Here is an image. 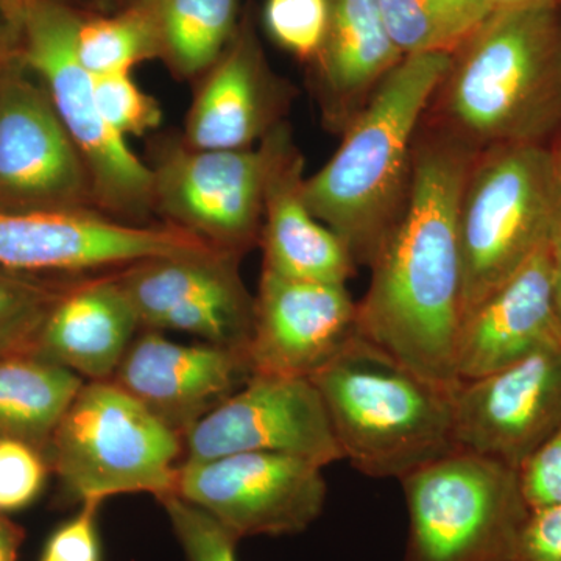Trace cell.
Segmentation results:
<instances>
[{
  "mask_svg": "<svg viewBox=\"0 0 561 561\" xmlns=\"http://www.w3.org/2000/svg\"><path fill=\"white\" fill-rule=\"evenodd\" d=\"M2 2L5 3L7 9H9L14 16L20 18L22 22V13H24L25 3H27L28 0H2Z\"/></svg>",
  "mask_w": 561,
  "mask_h": 561,
  "instance_id": "ab89813d",
  "label": "cell"
},
{
  "mask_svg": "<svg viewBox=\"0 0 561 561\" xmlns=\"http://www.w3.org/2000/svg\"><path fill=\"white\" fill-rule=\"evenodd\" d=\"M77 54L92 76H106L160 58V43L149 13L136 3L116 16L81 20Z\"/></svg>",
  "mask_w": 561,
  "mask_h": 561,
  "instance_id": "d4e9b609",
  "label": "cell"
},
{
  "mask_svg": "<svg viewBox=\"0 0 561 561\" xmlns=\"http://www.w3.org/2000/svg\"><path fill=\"white\" fill-rule=\"evenodd\" d=\"M262 140L268 149L262 268L287 278L346 284L356 262L342 239L309 209L302 195L305 161L289 130L280 122Z\"/></svg>",
  "mask_w": 561,
  "mask_h": 561,
  "instance_id": "d6986e66",
  "label": "cell"
},
{
  "mask_svg": "<svg viewBox=\"0 0 561 561\" xmlns=\"http://www.w3.org/2000/svg\"><path fill=\"white\" fill-rule=\"evenodd\" d=\"M98 210H0V271L31 276L113 271L217 250L172 225L127 224Z\"/></svg>",
  "mask_w": 561,
  "mask_h": 561,
  "instance_id": "8fae6325",
  "label": "cell"
},
{
  "mask_svg": "<svg viewBox=\"0 0 561 561\" xmlns=\"http://www.w3.org/2000/svg\"><path fill=\"white\" fill-rule=\"evenodd\" d=\"M560 221L561 191L551 149L508 144L476 154L459 205L463 323L551 243Z\"/></svg>",
  "mask_w": 561,
  "mask_h": 561,
  "instance_id": "5b68a950",
  "label": "cell"
},
{
  "mask_svg": "<svg viewBox=\"0 0 561 561\" xmlns=\"http://www.w3.org/2000/svg\"><path fill=\"white\" fill-rule=\"evenodd\" d=\"M561 345L549 245L491 294L461 324L456 373L483 378L545 348Z\"/></svg>",
  "mask_w": 561,
  "mask_h": 561,
  "instance_id": "ffe728a7",
  "label": "cell"
},
{
  "mask_svg": "<svg viewBox=\"0 0 561 561\" xmlns=\"http://www.w3.org/2000/svg\"><path fill=\"white\" fill-rule=\"evenodd\" d=\"M327 493L323 468L312 461L241 453L181 461L173 494L242 540L300 534L323 512Z\"/></svg>",
  "mask_w": 561,
  "mask_h": 561,
  "instance_id": "7c38bea8",
  "label": "cell"
},
{
  "mask_svg": "<svg viewBox=\"0 0 561 561\" xmlns=\"http://www.w3.org/2000/svg\"><path fill=\"white\" fill-rule=\"evenodd\" d=\"M183 460L241 453L298 457L324 468L343 460L330 416L309 378L251 375L183 437Z\"/></svg>",
  "mask_w": 561,
  "mask_h": 561,
  "instance_id": "5bb4252c",
  "label": "cell"
},
{
  "mask_svg": "<svg viewBox=\"0 0 561 561\" xmlns=\"http://www.w3.org/2000/svg\"><path fill=\"white\" fill-rule=\"evenodd\" d=\"M386 31L402 57L453 51L454 39L435 0H378Z\"/></svg>",
  "mask_w": 561,
  "mask_h": 561,
  "instance_id": "4316f807",
  "label": "cell"
},
{
  "mask_svg": "<svg viewBox=\"0 0 561 561\" xmlns=\"http://www.w3.org/2000/svg\"><path fill=\"white\" fill-rule=\"evenodd\" d=\"M99 209L90 173L21 51L0 65V210Z\"/></svg>",
  "mask_w": 561,
  "mask_h": 561,
  "instance_id": "30bf717a",
  "label": "cell"
},
{
  "mask_svg": "<svg viewBox=\"0 0 561 561\" xmlns=\"http://www.w3.org/2000/svg\"><path fill=\"white\" fill-rule=\"evenodd\" d=\"M20 18L14 16L0 0V65L21 51Z\"/></svg>",
  "mask_w": 561,
  "mask_h": 561,
  "instance_id": "d590c367",
  "label": "cell"
},
{
  "mask_svg": "<svg viewBox=\"0 0 561 561\" xmlns=\"http://www.w3.org/2000/svg\"><path fill=\"white\" fill-rule=\"evenodd\" d=\"M239 254L214 250L140 261L117 272L140 328L180 331L224 348H249L254 297Z\"/></svg>",
  "mask_w": 561,
  "mask_h": 561,
  "instance_id": "4fadbf2b",
  "label": "cell"
},
{
  "mask_svg": "<svg viewBox=\"0 0 561 561\" xmlns=\"http://www.w3.org/2000/svg\"><path fill=\"white\" fill-rule=\"evenodd\" d=\"M24 537L22 527L11 522L5 513H0V561H18Z\"/></svg>",
  "mask_w": 561,
  "mask_h": 561,
  "instance_id": "8d00e7d4",
  "label": "cell"
},
{
  "mask_svg": "<svg viewBox=\"0 0 561 561\" xmlns=\"http://www.w3.org/2000/svg\"><path fill=\"white\" fill-rule=\"evenodd\" d=\"M560 11H561V0H560Z\"/></svg>",
  "mask_w": 561,
  "mask_h": 561,
  "instance_id": "b9f144b4",
  "label": "cell"
},
{
  "mask_svg": "<svg viewBox=\"0 0 561 561\" xmlns=\"http://www.w3.org/2000/svg\"><path fill=\"white\" fill-rule=\"evenodd\" d=\"M476 154L448 133L413 149L404 203L357 302L360 335L449 389L463 323L459 205Z\"/></svg>",
  "mask_w": 561,
  "mask_h": 561,
  "instance_id": "6da1fadb",
  "label": "cell"
},
{
  "mask_svg": "<svg viewBox=\"0 0 561 561\" xmlns=\"http://www.w3.org/2000/svg\"><path fill=\"white\" fill-rule=\"evenodd\" d=\"M154 210L168 225L242 256L260 243L268 149H192L171 140L153 164Z\"/></svg>",
  "mask_w": 561,
  "mask_h": 561,
  "instance_id": "9c48e42d",
  "label": "cell"
},
{
  "mask_svg": "<svg viewBox=\"0 0 561 561\" xmlns=\"http://www.w3.org/2000/svg\"><path fill=\"white\" fill-rule=\"evenodd\" d=\"M549 251H551L552 261L553 300H556L557 316H559L561 328V221L553 232Z\"/></svg>",
  "mask_w": 561,
  "mask_h": 561,
  "instance_id": "f35d334b",
  "label": "cell"
},
{
  "mask_svg": "<svg viewBox=\"0 0 561 561\" xmlns=\"http://www.w3.org/2000/svg\"><path fill=\"white\" fill-rule=\"evenodd\" d=\"M247 351L136 335L111 381L181 437L251 378Z\"/></svg>",
  "mask_w": 561,
  "mask_h": 561,
  "instance_id": "e0dca14e",
  "label": "cell"
},
{
  "mask_svg": "<svg viewBox=\"0 0 561 561\" xmlns=\"http://www.w3.org/2000/svg\"><path fill=\"white\" fill-rule=\"evenodd\" d=\"M328 0H267L265 28L278 46L301 60H316L327 36Z\"/></svg>",
  "mask_w": 561,
  "mask_h": 561,
  "instance_id": "83f0119b",
  "label": "cell"
},
{
  "mask_svg": "<svg viewBox=\"0 0 561 561\" xmlns=\"http://www.w3.org/2000/svg\"><path fill=\"white\" fill-rule=\"evenodd\" d=\"M451 51L402 58L371 92L331 160L302 184L313 216L356 264L371 265L408 192L413 139L451 66Z\"/></svg>",
  "mask_w": 561,
  "mask_h": 561,
  "instance_id": "7a4b0ae2",
  "label": "cell"
},
{
  "mask_svg": "<svg viewBox=\"0 0 561 561\" xmlns=\"http://www.w3.org/2000/svg\"><path fill=\"white\" fill-rule=\"evenodd\" d=\"M68 283L0 271V359L31 353L41 324Z\"/></svg>",
  "mask_w": 561,
  "mask_h": 561,
  "instance_id": "484cf974",
  "label": "cell"
},
{
  "mask_svg": "<svg viewBox=\"0 0 561 561\" xmlns=\"http://www.w3.org/2000/svg\"><path fill=\"white\" fill-rule=\"evenodd\" d=\"M140 321L117 272L70 280L41 324L31 351L87 381H111Z\"/></svg>",
  "mask_w": 561,
  "mask_h": 561,
  "instance_id": "44dd1931",
  "label": "cell"
},
{
  "mask_svg": "<svg viewBox=\"0 0 561 561\" xmlns=\"http://www.w3.org/2000/svg\"><path fill=\"white\" fill-rule=\"evenodd\" d=\"M457 448L518 470L561 427V345L454 389Z\"/></svg>",
  "mask_w": 561,
  "mask_h": 561,
  "instance_id": "9a60e30c",
  "label": "cell"
},
{
  "mask_svg": "<svg viewBox=\"0 0 561 561\" xmlns=\"http://www.w3.org/2000/svg\"><path fill=\"white\" fill-rule=\"evenodd\" d=\"M343 460L375 479H400L456 451L454 389L424 378L357 332L311 376Z\"/></svg>",
  "mask_w": 561,
  "mask_h": 561,
  "instance_id": "277c9868",
  "label": "cell"
},
{
  "mask_svg": "<svg viewBox=\"0 0 561 561\" xmlns=\"http://www.w3.org/2000/svg\"><path fill=\"white\" fill-rule=\"evenodd\" d=\"M529 508L561 504V427L518 468Z\"/></svg>",
  "mask_w": 561,
  "mask_h": 561,
  "instance_id": "836d02e7",
  "label": "cell"
},
{
  "mask_svg": "<svg viewBox=\"0 0 561 561\" xmlns=\"http://www.w3.org/2000/svg\"><path fill=\"white\" fill-rule=\"evenodd\" d=\"M330 20L317 55L321 83L339 105L370 95L402 60L383 25L378 0H328Z\"/></svg>",
  "mask_w": 561,
  "mask_h": 561,
  "instance_id": "7402d4cb",
  "label": "cell"
},
{
  "mask_svg": "<svg viewBox=\"0 0 561 561\" xmlns=\"http://www.w3.org/2000/svg\"><path fill=\"white\" fill-rule=\"evenodd\" d=\"M83 379L32 353L0 359V440L27 443L44 454Z\"/></svg>",
  "mask_w": 561,
  "mask_h": 561,
  "instance_id": "603a6c76",
  "label": "cell"
},
{
  "mask_svg": "<svg viewBox=\"0 0 561 561\" xmlns=\"http://www.w3.org/2000/svg\"><path fill=\"white\" fill-rule=\"evenodd\" d=\"M94 94L103 117L121 136H140L157 130L162 108L157 99L140 90L130 72L92 76Z\"/></svg>",
  "mask_w": 561,
  "mask_h": 561,
  "instance_id": "f1b7e54d",
  "label": "cell"
},
{
  "mask_svg": "<svg viewBox=\"0 0 561 561\" xmlns=\"http://www.w3.org/2000/svg\"><path fill=\"white\" fill-rule=\"evenodd\" d=\"M435 3L442 11L457 46L489 18L483 0H435Z\"/></svg>",
  "mask_w": 561,
  "mask_h": 561,
  "instance_id": "e575fe53",
  "label": "cell"
},
{
  "mask_svg": "<svg viewBox=\"0 0 561 561\" xmlns=\"http://www.w3.org/2000/svg\"><path fill=\"white\" fill-rule=\"evenodd\" d=\"M160 502L187 561H238V538L208 512L176 494Z\"/></svg>",
  "mask_w": 561,
  "mask_h": 561,
  "instance_id": "f546056e",
  "label": "cell"
},
{
  "mask_svg": "<svg viewBox=\"0 0 561 561\" xmlns=\"http://www.w3.org/2000/svg\"><path fill=\"white\" fill-rule=\"evenodd\" d=\"M149 13L160 58L175 76H201L238 32L239 0H138Z\"/></svg>",
  "mask_w": 561,
  "mask_h": 561,
  "instance_id": "cb8c5ba5",
  "label": "cell"
},
{
  "mask_svg": "<svg viewBox=\"0 0 561 561\" xmlns=\"http://www.w3.org/2000/svg\"><path fill=\"white\" fill-rule=\"evenodd\" d=\"M51 468L27 443L0 440V513L21 511L39 496Z\"/></svg>",
  "mask_w": 561,
  "mask_h": 561,
  "instance_id": "4dcf8cb0",
  "label": "cell"
},
{
  "mask_svg": "<svg viewBox=\"0 0 561 561\" xmlns=\"http://www.w3.org/2000/svg\"><path fill=\"white\" fill-rule=\"evenodd\" d=\"M553 165H556L557 180H559V186L561 191V138L557 142L556 149H551Z\"/></svg>",
  "mask_w": 561,
  "mask_h": 561,
  "instance_id": "60d3db41",
  "label": "cell"
},
{
  "mask_svg": "<svg viewBox=\"0 0 561 561\" xmlns=\"http://www.w3.org/2000/svg\"><path fill=\"white\" fill-rule=\"evenodd\" d=\"M80 18L58 0H28L21 57L38 76L90 173L99 210L144 220L153 205V172L103 117L92 73L77 54Z\"/></svg>",
  "mask_w": 561,
  "mask_h": 561,
  "instance_id": "52a82bcc",
  "label": "cell"
},
{
  "mask_svg": "<svg viewBox=\"0 0 561 561\" xmlns=\"http://www.w3.org/2000/svg\"><path fill=\"white\" fill-rule=\"evenodd\" d=\"M357 332V302L346 284L287 278L262 268L247 348L253 375L311 378Z\"/></svg>",
  "mask_w": 561,
  "mask_h": 561,
  "instance_id": "2e32d148",
  "label": "cell"
},
{
  "mask_svg": "<svg viewBox=\"0 0 561 561\" xmlns=\"http://www.w3.org/2000/svg\"><path fill=\"white\" fill-rule=\"evenodd\" d=\"M102 502L88 501L80 512L55 531L41 561H101L98 518Z\"/></svg>",
  "mask_w": 561,
  "mask_h": 561,
  "instance_id": "d6a6232c",
  "label": "cell"
},
{
  "mask_svg": "<svg viewBox=\"0 0 561 561\" xmlns=\"http://www.w3.org/2000/svg\"><path fill=\"white\" fill-rule=\"evenodd\" d=\"M70 502L117 494L175 493L183 437L113 381H87L65 412L47 451Z\"/></svg>",
  "mask_w": 561,
  "mask_h": 561,
  "instance_id": "8992f818",
  "label": "cell"
},
{
  "mask_svg": "<svg viewBox=\"0 0 561 561\" xmlns=\"http://www.w3.org/2000/svg\"><path fill=\"white\" fill-rule=\"evenodd\" d=\"M286 88L273 76L253 25L245 20L205 72L187 114L183 142L192 149L245 150L280 124Z\"/></svg>",
  "mask_w": 561,
  "mask_h": 561,
  "instance_id": "ac0fdd59",
  "label": "cell"
},
{
  "mask_svg": "<svg viewBox=\"0 0 561 561\" xmlns=\"http://www.w3.org/2000/svg\"><path fill=\"white\" fill-rule=\"evenodd\" d=\"M400 482L409 513L404 561H502L529 512L518 470L465 449Z\"/></svg>",
  "mask_w": 561,
  "mask_h": 561,
  "instance_id": "ba28073f",
  "label": "cell"
},
{
  "mask_svg": "<svg viewBox=\"0 0 561 561\" xmlns=\"http://www.w3.org/2000/svg\"><path fill=\"white\" fill-rule=\"evenodd\" d=\"M485 2L486 14L511 13L527 9H537V7L560 5V0H483Z\"/></svg>",
  "mask_w": 561,
  "mask_h": 561,
  "instance_id": "74e56055",
  "label": "cell"
},
{
  "mask_svg": "<svg viewBox=\"0 0 561 561\" xmlns=\"http://www.w3.org/2000/svg\"><path fill=\"white\" fill-rule=\"evenodd\" d=\"M438 91L446 133L476 153L542 144L561 127L560 5L486 18L453 51Z\"/></svg>",
  "mask_w": 561,
  "mask_h": 561,
  "instance_id": "3957f363",
  "label": "cell"
},
{
  "mask_svg": "<svg viewBox=\"0 0 561 561\" xmlns=\"http://www.w3.org/2000/svg\"><path fill=\"white\" fill-rule=\"evenodd\" d=\"M502 561H561V504L529 508Z\"/></svg>",
  "mask_w": 561,
  "mask_h": 561,
  "instance_id": "1f68e13d",
  "label": "cell"
}]
</instances>
